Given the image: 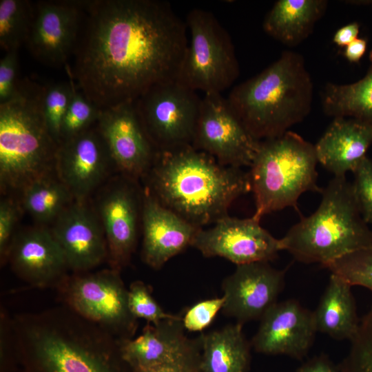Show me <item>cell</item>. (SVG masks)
<instances>
[{
  "instance_id": "6da1fadb",
  "label": "cell",
  "mask_w": 372,
  "mask_h": 372,
  "mask_svg": "<svg viewBox=\"0 0 372 372\" xmlns=\"http://www.w3.org/2000/svg\"><path fill=\"white\" fill-rule=\"evenodd\" d=\"M83 6L88 18L72 74L99 109L134 103L156 84L176 80L188 30L168 2L99 0Z\"/></svg>"
},
{
  "instance_id": "7a4b0ae2",
  "label": "cell",
  "mask_w": 372,
  "mask_h": 372,
  "mask_svg": "<svg viewBox=\"0 0 372 372\" xmlns=\"http://www.w3.org/2000/svg\"><path fill=\"white\" fill-rule=\"evenodd\" d=\"M16 352L31 372H121V342L65 304L12 318Z\"/></svg>"
},
{
  "instance_id": "3957f363",
  "label": "cell",
  "mask_w": 372,
  "mask_h": 372,
  "mask_svg": "<svg viewBox=\"0 0 372 372\" xmlns=\"http://www.w3.org/2000/svg\"><path fill=\"white\" fill-rule=\"evenodd\" d=\"M148 173L154 197L200 228L228 216L234 201L251 190L249 172L222 165L192 145L157 150Z\"/></svg>"
},
{
  "instance_id": "277c9868",
  "label": "cell",
  "mask_w": 372,
  "mask_h": 372,
  "mask_svg": "<svg viewBox=\"0 0 372 372\" xmlns=\"http://www.w3.org/2000/svg\"><path fill=\"white\" fill-rule=\"evenodd\" d=\"M313 84L303 56L285 50L267 68L234 86L227 103L257 141L284 134L310 113Z\"/></svg>"
},
{
  "instance_id": "5b68a950",
  "label": "cell",
  "mask_w": 372,
  "mask_h": 372,
  "mask_svg": "<svg viewBox=\"0 0 372 372\" xmlns=\"http://www.w3.org/2000/svg\"><path fill=\"white\" fill-rule=\"evenodd\" d=\"M43 86L25 79L9 101L0 104V185L3 194L55 173L59 148L45 124Z\"/></svg>"
},
{
  "instance_id": "8992f818",
  "label": "cell",
  "mask_w": 372,
  "mask_h": 372,
  "mask_svg": "<svg viewBox=\"0 0 372 372\" xmlns=\"http://www.w3.org/2000/svg\"><path fill=\"white\" fill-rule=\"evenodd\" d=\"M318 209L280 238L282 250L298 262L326 267L358 249L372 247V230L357 204L352 183L333 178L322 191Z\"/></svg>"
},
{
  "instance_id": "52a82bcc",
  "label": "cell",
  "mask_w": 372,
  "mask_h": 372,
  "mask_svg": "<svg viewBox=\"0 0 372 372\" xmlns=\"http://www.w3.org/2000/svg\"><path fill=\"white\" fill-rule=\"evenodd\" d=\"M315 145L290 130L259 142L250 166L251 190L258 220L266 214L293 207L306 192H320Z\"/></svg>"
},
{
  "instance_id": "ba28073f",
  "label": "cell",
  "mask_w": 372,
  "mask_h": 372,
  "mask_svg": "<svg viewBox=\"0 0 372 372\" xmlns=\"http://www.w3.org/2000/svg\"><path fill=\"white\" fill-rule=\"evenodd\" d=\"M190 40L176 81L205 93H221L240 74L234 46L228 32L210 12L194 8L187 16Z\"/></svg>"
},
{
  "instance_id": "9c48e42d",
  "label": "cell",
  "mask_w": 372,
  "mask_h": 372,
  "mask_svg": "<svg viewBox=\"0 0 372 372\" xmlns=\"http://www.w3.org/2000/svg\"><path fill=\"white\" fill-rule=\"evenodd\" d=\"M120 273L109 268L72 273L56 289L63 304L123 341L133 338L138 319L130 309Z\"/></svg>"
},
{
  "instance_id": "30bf717a",
  "label": "cell",
  "mask_w": 372,
  "mask_h": 372,
  "mask_svg": "<svg viewBox=\"0 0 372 372\" xmlns=\"http://www.w3.org/2000/svg\"><path fill=\"white\" fill-rule=\"evenodd\" d=\"M201 99L196 91L172 80L156 84L134 102L156 150L192 144Z\"/></svg>"
},
{
  "instance_id": "8fae6325",
  "label": "cell",
  "mask_w": 372,
  "mask_h": 372,
  "mask_svg": "<svg viewBox=\"0 0 372 372\" xmlns=\"http://www.w3.org/2000/svg\"><path fill=\"white\" fill-rule=\"evenodd\" d=\"M259 141L245 129L221 93H205L192 145L222 165L251 166Z\"/></svg>"
},
{
  "instance_id": "7c38bea8",
  "label": "cell",
  "mask_w": 372,
  "mask_h": 372,
  "mask_svg": "<svg viewBox=\"0 0 372 372\" xmlns=\"http://www.w3.org/2000/svg\"><path fill=\"white\" fill-rule=\"evenodd\" d=\"M135 182L122 175L110 179L100 187L93 205L106 238L107 262L120 272L129 265L137 240L142 200Z\"/></svg>"
},
{
  "instance_id": "4fadbf2b",
  "label": "cell",
  "mask_w": 372,
  "mask_h": 372,
  "mask_svg": "<svg viewBox=\"0 0 372 372\" xmlns=\"http://www.w3.org/2000/svg\"><path fill=\"white\" fill-rule=\"evenodd\" d=\"M192 246L205 257H221L236 265L269 262L282 251L280 239L273 237L253 216H225L196 233Z\"/></svg>"
},
{
  "instance_id": "5bb4252c",
  "label": "cell",
  "mask_w": 372,
  "mask_h": 372,
  "mask_svg": "<svg viewBox=\"0 0 372 372\" xmlns=\"http://www.w3.org/2000/svg\"><path fill=\"white\" fill-rule=\"evenodd\" d=\"M96 127L122 176L136 181L148 174L157 150L143 128L134 102L101 110Z\"/></svg>"
},
{
  "instance_id": "9a60e30c",
  "label": "cell",
  "mask_w": 372,
  "mask_h": 372,
  "mask_svg": "<svg viewBox=\"0 0 372 372\" xmlns=\"http://www.w3.org/2000/svg\"><path fill=\"white\" fill-rule=\"evenodd\" d=\"M72 273L91 271L107 261L105 233L88 200H74L50 227Z\"/></svg>"
},
{
  "instance_id": "2e32d148",
  "label": "cell",
  "mask_w": 372,
  "mask_h": 372,
  "mask_svg": "<svg viewBox=\"0 0 372 372\" xmlns=\"http://www.w3.org/2000/svg\"><path fill=\"white\" fill-rule=\"evenodd\" d=\"M285 272L267 262L236 265L222 283L223 313L242 324L260 320L277 302L285 285Z\"/></svg>"
},
{
  "instance_id": "e0dca14e",
  "label": "cell",
  "mask_w": 372,
  "mask_h": 372,
  "mask_svg": "<svg viewBox=\"0 0 372 372\" xmlns=\"http://www.w3.org/2000/svg\"><path fill=\"white\" fill-rule=\"evenodd\" d=\"M113 165L96 126L59 146L55 172L74 200H88L107 179Z\"/></svg>"
},
{
  "instance_id": "ac0fdd59",
  "label": "cell",
  "mask_w": 372,
  "mask_h": 372,
  "mask_svg": "<svg viewBox=\"0 0 372 372\" xmlns=\"http://www.w3.org/2000/svg\"><path fill=\"white\" fill-rule=\"evenodd\" d=\"M6 262L19 278L36 288L56 289L69 275L63 251L47 226L17 231Z\"/></svg>"
},
{
  "instance_id": "d6986e66",
  "label": "cell",
  "mask_w": 372,
  "mask_h": 372,
  "mask_svg": "<svg viewBox=\"0 0 372 372\" xmlns=\"http://www.w3.org/2000/svg\"><path fill=\"white\" fill-rule=\"evenodd\" d=\"M316 332L313 312L296 300L289 299L277 302L264 314L251 345L260 353L302 360Z\"/></svg>"
},
{
  "instance_id": "ffe728a7",
  "label": "cell",
  "mask_w": 372,
  "mask_h": 372,
  "mask_svg": "<svg viewBox=\"0 0 372 372\" xmlns=\"http://www.w3.org/2000/svg\"><path fill=\"white\" fill-rule=\"evenodd\" d=\"M81 5L60 1L37 3L26 43L37 60L55 68L66 63L78 37Z\"/></svg>"
},
{
  "instance_id": "44dd1931",
  "label": "cell",
  "mask_w": 372,
  "mask_h": 372,
  "mask_svg": "<svg viewBox=\"0 0 372 372\" xmlns=\"http://www.w3.org/2000/svg\"><path fill=\"white\" fill-rule=\"evenodd\" d=\"M141 258L154 269L192 246L198 227L163 205L147 187L141 195Z\"/></svg>"
},
{
  "instance_id": "7402d4cb",
  "label": "cell",
  "mask_w": 372,
  "mask_h": 372,
  "mask_svg": "<svg viewBox=\"0 0 372 372\" xmlns=\"http://www.w3.org/2000/svg\"><path fill=\"white\" fill-rule=\"evenodd\" d=\"M372 145V129L360 121L335 117L315 145L318 161L336 177L353 172Z\"/></svg>"
},
{
  "instance_id": "603a6c76",
  "label": "cell",
  "mask_w": 372,
  "mask_h": 372,
  "mask_svg": "<svg viewBox=\"0 0 372 372\" xmlns=\"http://www.w3.org/2000/svg\"><path fill=\"white\" fill-rule=\"evenodd\" d=\"M185 332L182 316L156 325L147 323L139 336L121 342L122 358L134 371L163 364L174 358L188 342Z\"/></svg>"
},
{
  "instance_id": "cb8c5ba5",
  "label": "cell",
  "mask_w": 372,
  "mask_h": 372,
  "mask_svg": "<svg viewBox=\"0 0 372 372\" xmlns=\"http://www.w3.org/2000/svg\"><path fill=\"white\" fill-rule=\"evenodd\" d=\"M327 6L326 0H278L266 14L262 28L281 43L296 46L312 33Z\"/></svg>"
},
{
  "instance_id": "d4e9b609",
  "label": "cell",
  "mask_w": 372,
  "mask_h": 372,
  "mask_svg": "<svg viewBox=\"0 0 372 372\" xmlns=\"http://www.w3.org/2000/svg\"><path fill=\"white\" fill-rule=\"evenodd\" d=\"M351 286L331 273L329 281L313 311L317 331L338 340L351 341L356 334L358 318Z\"/></svg>"
},
{
  "instance_id": "484cf974",
  "label": "cell",
  "mask_w": 372,
  "mask_h": 372,
  "mask_svg": "<svg viewBox=\"0 0 372 372\" xmlns=\"http://www.w3.org/2000/svg\"><path fill=\"white\" fill-rule=\"evenodd\" d=\"M242 325L230 324L199 336L200 372L248 371L251 345L245 338Z\"/></svg>"
},
{
  "instance_id": "4316f807",
  "label": "cell",
  "mask_w": 372,
  "mask_h": 372,
  "mask_svg": "<svg viewBox=\"0 0 372 372\" xmlns=\"http://www.w3.org/2000/svg\"><path fill=\"white\" fill-rule=\"evenodd\" d=\"M321 99L326 115L352 118L372 129V49L368 70L362 79L348 84L327 83Z\"/></svg>"
},
{
  "instance_id": "83f0119b",
  "label": "cell",
  "mask_w": 372,
  "mask_h": 372,
  "mask_svg": "<svg viewBox=\"0 0 372 372\" xmlns=\"http://www.w3.org/2000/svg\"><path fill=\"white\" fill-rule=\"evenodd\" d=\"M19 194L23 211L37 225L49 227L74 200L56 172L34 180Z\"/></svg>"
},
{
  "instance_id": "f1b7e54d",
  "label": "cell",
  "mask_w": 372,
  "mask_h": 372,
  "mask_svg": "<svg viewBox=\"0 0 372 372\" xmlns=\"http://www.w3.org/2000/svg\"><path fill=\"white\" fill-rule=\"evenodd\" d=\"M34 7L26 0L0 1V46L6 52L14 51L27 42Z\"/></svg>"
},
{
  "instance_id": "f546056e",
  "label": "cell",
  "mask_w": 372,
  "mask_h": 372,
  "mask_svg": "<svg viewBox=\"0 0 372 372\" xmlns=\"http://www.w3.org/2000/svg\"><path fill=\"white\" fill-rule=\"evenodd\" d=\"M76 87L71 78L69 82L43 85L41 107L43 118L52 136L59 146L61 128Z\"/></svg>"
},
{
  "instance_id": "4dcf8cb0",
  "label": "cell",
  "mask_w": 372,
  "mask_h": 372,
  "mask_svg": "<svg viewBox=\"0 0 372 372\" xmlns=\"http://www.w3.org/2000/svg\"><path fill=\"white\" fill-rule=\"evenodd\" d=\"M350 285L372 291V247L351 252L325 267Z\"/></svg>"
},
{
  "instance_id": "1f68e13d",
  "label": "cell",
  "mask_w": 372,
  "mask_h": 372,
  "mask_svg": "<svg viewBox=\"0 0 372 372\" xmlns=\"http://www.w3.org/2000/svg\"><path fill=\"white\" fill-rule=\"evenodd\" d=\"M350 342L349 351L338 366L340 372H372V304Z\"/></svg>"
},
{
  "instance_id": "d6a6232c",
  "label": "cell",
  "mask_w": 372,
  "mask_h": 372,
  "mask_svg": "<svg viewBox=\"0 0 372 372\" xmlns=\"http://www.w3.org/2000/svg\"><path fill=\"white\" fill-rule=\"evenodd\" d=\"M101 110L81 91L75 88L62 122L61 143L94 127Z\"/></svg>"
},
{
  "instance_id": "836d02e7",
  "label": "cell",
  "mask_w": 372,
  "mask_h": 372,
  "mask_svg": "<svg viewBox=\"0 0 372 372\" xmlns=\"http://www.w3.org/2000/svg\"><path fill=\"white\" fill-rule=\"evenodd\" d=\"M128 301L130 309L137 319H144L154 325L164 320L179 316L165 312L152 296L151 288L141 280L131 283Z\"/></svg>"
},
{
  "instance_id": "e575fe53",
  "label": "cell",
  "mask_w": 372,
  "mask_h": 372,
  "mask_svg": "<svg viewBox=\"0 0 372 372\" xmlns=\"http://www.w3.org/2000/svg\"><path fill=\"white\" fill-rule=\"evenodd\" d=\"M354 196L362 218L366 224L372 223V160L367 156L353 172Z\"/></svg>"
},
{
  "instance_id": "d590c367",
  "label": "cell",
  "mask_w": 372,
  "mask_h": 372,
  "mask_svg": "<svg viewBox=\"0 0 372 372\" xmlns=\"http://www.w3.org/2000/svg\"><path fill=\"white\" fill-rule=\"evenodd\" d=\"M23 211L19 200L5 196L0 203V258L1 265L6 262L11 242L17 231L16 227Z\"/></svg>"
},
{
  "instance_id": "8d00e7d4",
  "label": "cell",
  "mask_w": 372,
  "mask_h": 372,
  "mask_svg": "<svg viewBox=\"0 0 372 372\" xmlns=\"http://www.w3.org/2000/svg\"><path fill=\"white\" fill-rule=\"evenodd\" d=\"M225 303V298H214L201 300L186 309L182 316L184 329L189 331H202L214 321Z\"/></svg>"
},
{
  "instance_id": "74e56055",
  "label": "cell",
  "mask_w": 372,
  "mask_h": 372,
  "mask_svg": "<svg viewBox=\"0 0 372 372\" xmlns=\"http://www.w3.org/2000/svg\"><path fill=\"white\" fill-rule=\"evenodd\" d=\"M200 337L189 338L181 351L172 360L155 367L134 372H200Z\"/></svg>"
},
{
  "instance_id": "f35d334b",
  "label": "cell",
  "mask_w": 372,
  "mask_h": 372,
  "mask_svg": "<svg viewBox=\"0 0 372 372\" xmlns=\"http://www.w3.org/2000/svg\"><path fill=\"white\" fill-rule=\"evenodd\" d=\"M17 51L6 52L0 61V104L11 100L17 93Z\"/></svg>"
},
{
  "instance_id": "ab89813d",
  "label": "cell",
  "mask_w": 372,
  "mask_h": 372,
  "mask_svg": "<svg viewBox=\"0 0 372 372\" xmlns=\"http://www.w3.org/2000/svg\"><path fill=\"white\" fill-rule=\"evenodd\" d=\"M296 372H340V370L327 356L321 354L307 360Z\"/></svg>"
},
{
  "instance_id": "60d3db41",
  "label": "cell",
  "mask_w": 372,
  "mask_h": 372,
  "mask_svg": "<svg viewBox=\"0 0 372 372\" xmlns=\"http://www.w3.org/2000/svg\"><path fill=\"white\" fill-rule=\"evenodd\" d=\"M360 32V24L352 22L341 27L335 32L333 41L339 47H346L358 39Z\"/></svg>"
},
{
  "instance_id": "b9f144b4",
  "label": "cell",
  "mask_w": 372,
  "mask_h": 372,
  "mask_svg": "<svg viewBox=\"0 0 372 372\" xmlns=\"http://www.w3.org/2000/svg\"><path fill=\"white\" fill-rule=\"evenodd\" d=\"M366 48V41L358 38L345 47L344 57L351 63H358L365 54Z\"/></svg>"
},
{
  "instance_id": "7bdbcfd3",
  "label": "cell",
  "mask_w": 372,
  "mask_h": 372,
  "mask_svg": "<svg viewBox=\"0 0 372 372\" xmlns=\"http://www.w3.org/2000/svg\"><path fill=\"white\" fill-rule=\"evenodd\" d=\"M351 3L355 5L371 6L372 7V1H351Z\"/></svg>"
}]
</instances>
